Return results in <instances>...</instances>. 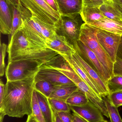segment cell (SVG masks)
I'll return each mask as SVG.
<instances>
[{
	"label": "cell",
	"instance_id": "obj_1",
	"mask_svg": "<svg viewBox=\"0 0 122 122\" xmlns=\"http://www.w3.org/2000/svg\"><path fill=\"white\" fill-rule=\"evenodd\" d=\"M37 74L24 79L7 81L3 100L0 104V122H3L5 115L21 118L32 114Z\"/></svg>",
	"mask_w": 122,
	"mask_h": 122
},
{
	"label": "cell",
	"instance_id": "obj_2",
	"mask_svg": "<svg viewBox=\"0 0 122 122\" xmlns=\"http://www.w3.org/2000/svg\"><path fill=\"white\" fill-rule=\"evenodd\" d=\"M8 63L20 60H35L45 63L59 54L28 38L21 27L10 39L7 48Z\"/></svg>",
	"mask_w": 122,
	"mask_h": 122
},
{
	"label": "cell",
	"instance_id": "obj_3",
	"mask_svg": "<svg viewBox=\"0 0 122 122\" xmlns=\"http://www.w3.org/2000/svg\"><path fill=\"white\" fill-rule=\"evenodd\" d=\"M97 29L96 27L84 23L81 28L79 40L94 53L111 77L113 75L114 63L97 39L96 36Z\"/></svg>",
	"mask_w": 122,
	"mask_h": 122
},
{
	"label": "cell",
	"instance_id": "obj_4",
	"mask_svg": "<svg viewBox=\"0 0 122 122\" xmlns=\"http://www.w3.org/2000/svg\"><path fill=\"white\" fill-rule=\"evenodd\" d=\"M58 70L69 78L84 92L89 101L100 110L103 115L109 118L108 111L102 97L92 90L74 72L68 62H65L57 67L53 68Z\"/></svg>",
	"mask_w": 122,
	"mask_h": 122
},
{
	"label": "cell",
	"instance_id": "obj_5",
	"mask_svg": "<svg viewBox=\"0 0 122 122\" xmlns=\"http://www.w3.org/2000/svg\"><path fill=\"white\" fill-rule=\"evenodd\" d=\"M44 63L35 60H20L8 62L6 68L7 81L24 79L37 74Z\"/></svg>",
	"mask_w": 122,
	"mask_h": 122
},
{
	"label": "cell",
	"instance_id": "obj_6",
	"mask_svg": "<svg viewBox=\"0 0 122 122\" xmlns=\"http://www.w3.org/2000/svg\"><path fill=\"white\" fill-rule=\"evenodd\" d=\"M20 1L32 15L42 22L56 27L59 24L61 14L50 7L45 0H20Z\"/></svg>",
	"mask_w": 122,
	"mask_h": 122
},
{
	"label": "cell",
	"instance_id": "obj_7",
	"mask_svg": "<svg viewBox=\"0 0 122 122\" xmlns=\"http://www.w3.org/2000/svg\"><path fill=\"white\" fill-rule=\"evenodd\" d=\"M84 23L80 13L69 16H61L59 24L56 27L57 34L64 36L74 45L79 39L81 28Z\"/></svg>",
	"mask_w": 122,
	"mask_h": 122
},
{
	"label": "cell",
	"instance_id": "obj_8",
	"mask_svg": "<svg viewBox=\"0 0 122 122\" xmlns=\"http://www.w3.org/2000/svg\"><path fill=\"white\" fill-rule=\"evenodd\" d=\"M74 46L76 52L99 74L107 84L111 77L107 72L94 53L79 40L76 41Z\"/></svg>",
	"mask_w": 122,
	"mask_h": 122
},
{
	"label": "cell",
	"instance_id": "obj_9",
	"mask_svg": "<svg viewBox=\"0 0 122 122\" xmlns=\"http://www.w3.org/2000/svg\"><path fill=\"white\" fill-rule=\"evenodd\" d=\"M97 28L96 36L97 39L112 62L114 63L122 36Z\"/></svg>",
	"mask_w": 122,
	"mask_h": 122
},
{
	"label": "cell",
	"instance_id": "obj_10",
	"mask_svg": "<svg viewBox=\"0 0 122 122\" xmlns=\"http://www.w3.org/2000/svg\"><path fill=\"white\" fill-rule=\"evenodd\" d=\"M41 81H46L55 85L74 83L58 70L43 64L35 76V82Z\"/></svg>",
	"mask_w": 122,
	"mask_h": 122
},
{
	"label": "cell",
	"instance_id": "obj_11",
	"mask_svg": "<svg viewBox=\"0 0 122 122\" xmlns=\"http://www.w3.org/2000/svg\"><path fill=\"white\" fill-rule=\"evenodd\" d=\"M72 56L78 62L90 79L96 85L99 89L100 96L102 97L108 96L110 94V92L107 85L99 74L84 61L76 52L74 53Z\"/></svg>",
	"mask_w": 122,
	"mask_h": 122
},
{
	"label": "cell",
	"instance_id": "obj_12",
	"mask_svg": "<svg viewBox=\"0 0 122 122\" xmlns=\"http://www.w3.org/2000/svg\"><path fill=\"white\" fill-rule=\"evenodd\" d=\"M69 107L73 113L79 115L88 122H102L105 120L100 110L90 101L82 106Z\"/></svg>",
	"mask_w": 122,
	"mask_h": 122
},
{
	"label": "cell",
	"instance_id": "obj_13",
	"mask_svg": "<svg viewBox=\"0 0 122 122\" xmlns=\"http://www.w3.org/2000/svg\"><path fill=\"white\" fill-rule=\"evenodd\" d=\"M46 42L48 48L62 56H69L76 52L74 45L70 43L64 36L57 34L53 38L47 39Z\"/></svg>",
	"mask_w": 122,
	"mask_h": 122
},
{
	"label": "cell",
	"instance_id": "obj_14",
	"mask_svg": "<svg viewBox=\"0 0 122 122\" xmlns=\"http://www.w3.org/2000/svg\"><path fill=\"white\" fill-rule=\"evenodd\" d=\"M12 5L6 0H0V31L4 35H11L13 21Z\"/></svg>",
	"mask_w": 122,
	"mask_h": 122
},
{
	"label": "cell",
	"instance_id": "obj_15",
	"mask_svg": "<svg viewBox=\"0 0 122 122\" xmlns=\"http://www.w3.org/2000/svg\"><path fill=\"white\" fill-rule=\"evenodd\" d=\"M61 16H71L80 13L83 0H56Z\"/></svg>",
	"mask_w": 122,
	"mask_h": 122
},
{
	"label": "cell",
	"instance_id": "obj_16",
	"mask_svg": "<svg viewBox=\"0 0 122 122\" xmlns=\"http://www.w3.org/2000/svg\"><path fill=\"white\" fill-rule=\"evenodd\" d=\"M67 61L71 67L72 68L74 72L84 81L92 90L100 96L99 89L94 83L91 81L88 76L81 65L72 56V55L69 56H62Z\"/></svg>",
	"mask_w": 122,
	"mask_h": 122
},
{
	"label": "cell",
	"instance_id": "obj_17",
	"mask_svg": "<svg viewBox=\"0 0 122 122\" xmlns=\"http://www.w3.org/2000/svg\"><path fill=\"white\" fill-rule=\"evenodd\" d=\"M88 24L106 31L122 36V24L106 17L100 20Z\"/></svg>",
	"mask_w": 122,
	"mask_h": 122
},
{
	"label": "cell",
	"instance_id": "obj_18",
	"mask_svg": "<svg viewBox=\"0 0 122 122\" xmlns=\"http://www.w3.org/2000/svg\"><path fill=\"white\" fill-rule=\"evenodd\" d=\"M79 89L74 83L55 85L54 90L49 98L66 101L72 94Z\"/></svg>",
	"mask_w": 122,
	"mask_h": 122
},
{
	"label": "cell",
	"instance_id": "obj_19",
	"mask_svg": "<svg viewBox=\"0 0 122 122\" xmlns=\"http://www.w3.org/2000/svg\"><path fill=\"white\" fill-rule=\"evenodd\" d=\"M80 14L84 23L87 24L105 18L99 8L97 7L82 6Z\"/></svg>",
	"mask_w": 122,
	"mask_h": 122
},
{
	"label": "cell",
	"instance_id": "obj_20",
	"mask_svg": "<svg viewBox=\"0 0 122 122\" xmlns=\"http://www.w3.org/2000/svg\"><path fill=\"white\" fill-rule=\"evenodd\" d=\"M36 91L39 107L44 117L47 122H54V112L50 106L48 98L39 92Z\"/></svg>",
	"mask_w": 122,
	"mask_h": 122
},
{
	"label": "cell",
	"instance_id": "obj_21",
	"mask_svg": "<svg viewBox=\"0 0 122 122\" xmlns=\"http://www.w3.org/2000/svg\"><path fill=\"white\" fill-rule=\"evenodd\" d=\"M113 3L102 5L100 9L106 18L122 24V16L112 5Z\"/></svg>",
	"mask_w": 122,
	"mask_h": 122
},
{
	"label": "cell",
	"instance_id": "obj_22",
	"mask_svg": "<svg viewBox=\"0 0 122 122\" xmlns=\"http://www.w3.org/2000/svg\"><path fill=\"white\" fill-rule=\"evenodd\" d=\"M66 102L69 106H80L86 104L90 101L85 94L79 89L72 94Z\"/></svg>",
	"mask_w": 122,
	"mask_h": 122
},
{
	"label": "cell",
	"instance_id": "obj_23",
	"mask_svg": "<svg viewBox=\"0 0 122 122\" xmlns=\"http://www.w3.org/2000/svg\"><path fill=\"white\" fill-rule=\"evenodd\" d=\"M102 98L108 111L111 122H122V119L120 115L118 108L112 104L107 96L103 97Z\"/></svg>",
	"mask_w": 122,
	"mask_h": 122
},
{
	"label": "cell",
	"instance_id": "obj_24",
	"mask_svg": "<svg viewBox=\"0 0 122 122\" xmlns=\"http://www.w3.org/2000/svg\"><path fill=\"white\" fill-rule=\"evenodd\" d=\"M55 85L46 81H39L35 83V90L47 98H49L54 90Z\"/></svg>",
	"mask_w": 122,
	"mask_h": 122
},
{
	"label": "cell",
	"instance_id": "obj_25",
	"mask_svg": "<svg viewBox=\"0 0 122 122\" xmlns=\"http://www.w3.org/2000/svg\"><path fill=\"white\" fill-rule=\"evenodd\" d=\"M12 7L13 18L10 39L12 38L16 31L21 27L23 23L21 13L19 8H16L13 5H12Z\"/></svg>",
	"mask_w": 122,
	"mask_h": 122
},
{
	"label": "cell",
	"instance_id": "obj_26",
	"mask_svg": "<svg viewBox=\"0 0 122 122\" xmlns=\"http://www.w3.org/2000/svg\"><path fill=\"white\" fill-rule=\"evenodd\" d=\"M48 99L50 106L54 112H71L69 105L66 101L53 98Z\"/></svg>",
	"mask_w": 122,
	"mask_h": 122
},
{
	"label": "cell",
	"instance_id": "obj_27",
	"mask_svg": "<svg viewBox=\"0 0 122 122\" xmlns=\"http://www.w3.org/2000/svg\"><path fill=\"white\" fill-rule=\"evenodd\" d=\"M110 94L114 92L122 91V76L113 75L107 82Z\"/></svg>",
	"mask_w": 122,
	"mask_h": 122
},
{
	"label": "cell",
	"instance_id": "obj_28",
	"mask_svg": "<svg viewBox=\"0 0 122 122\" xmlns=\"http://www.w3.org/2000/svg\"><path fill=\"white\" fill-rule=\"evenodd\" d=\"M32 107L33 114L35 116L37 121L38 122H47L39 107L35 90H34L33 94Z\"/></svg>",
	"mask_w": 122,
	"mask_h": 122
},
{
	"label": "cell",
	"instance_id": "obj_29",
	"mask_svg": "<svg viewBox=\"0 0 122 122\" xmlns=\"http://www.w3.org/2000/svg\"><path fill=\"white\" fill-rule=\"evenodd\" d=\"M7 45L4 43H1L0 54V76H3L5 71V59L7 51Z\"/></svg>",
	"mask_w": 122,
	"mask_h": 122
},
{
	"label": "cell",
	"instance_id": "obj_30",
	"mask_svg": "<svg viewBox=\"0 0 122 122\" xmlns=\"http://www.w3.org/2000/svg\"><path fill=\"white\" fill-rule=\"evenodd\" d=\"M107 97L112 104L118 108L122 106V91L110 93Z\"/></svg>",
	"mask_w": 122,
	"mask_h": 122
},
{
	"label": "cell",
	"instance_id": "obj_31",
	"mask_svg": "<svg viewBox=\"0 0 122 122\" xmlns=\"http://www.w3.org/2000/svg\"><path fill=\"white\" fill-rule=\"evenodd\" d=\"M112 3L109 0H83L84 6H92L100 8L104 4Z\"/></svg>",
	"mask_w": 122,
	"mask_h": 122
},
{
	"label": "cell",
	"instance_id": "obj_32",
	"mask_svg": "<svg viewBox=\"0 0 122 122\" xmlns=\"http://www.w3.org/2000/svg\"><path fill=\"white\" fill-rule=\"evenodd\" d=\"M63 122H72L74 118L73 114L70 112H56Z\"/></svg>",
	"mask_w": 122,
	"mask_h": 122
},
{
	"label": "cell",
	"instance_id": "obj_33",
	"mask_svg": "<svg viewBox=\"0 0 122 122\" xmlns=\"http://www.w3.org/2000/svg\"><path fill=\"white\" fill-rule=\"evenodd\" d=\"M113 75L122 76V60L117 57L114 64Z\"/></svg>",
	"mask_w": 122,
	"mask_h": 122
},
{
	"label": "cell",
	"instance_id": "obj_34",
	"mask_svg": "<svg viewBox=\"0 0 122 122\" xmlns=\"http://www.w3.org/2000/svg\"><path fill=\"white\" fill-rule=\"evenodd\" d=\"M48 5L54 10L59 13V10L56 0H45Z\"/></svg>",
	"mask_w": 122,
	"mask_h": 122
},
{
	"label": "cell",
	"instance_id": "obj_35",
	"mask_svg": "<svg viewBox=\"0 0 122 122\" xmlns=\"http://www.w3.org/2000/svg\"><path fill=\"white\" fill-rule=\"evenodd\" d=\"M112 5L122 16V0H114Z\"/></svg>",
	"mask_w": 122,
	"mask_h": 122
},
{
	"label": "cell",
	"instance_id": "obj_36",
	"mask_svg": "<svg viewBox=\"0 0 122 122\" xmlns=\"http://www.w3.org/2000/svg\"><path fill=\"white\" fill-rule=\"evenodd\" d=\"M5 90V84L1 80L0 81V104L2 103L3 100Z\"/></svg>",
	"mask_w": 122,
	"mask_h": 122
},
{
	"label": "cell",
	"instance_id": "obj_37",
	"mask_svg": "<svg viewBox=\"0 0 122 122\" xmlns=\"http://www.w3.org/2000/svg\"><path fill=\"white\" fill-rule=\"evenodd\" d=\"M73 115L75 122H88L77 114L73 113Z\"/></svg>",
	"mask_w": 122,
	"mask_h": 122
},
{
	"label": "cell",
	"instance_id": "obj_38",
	"mask_svg": "<svg viewBox=\"0 0 122 122\" xmlns=\"http://www.w3.org/2000/svg\"><path fill=\"white\" fill-rule=\"evenodd\" d=\"M117 57L122 60V36L121 37L120 43L117 50Z\"/></svg>",
	"mask_w": 122,
	"mask_h": 122
},
{
	"label": "cell",
	"instance_id": "obj_39",
	"mask_svg": "<svg viewBox=\"0 0 122 122\" xmlns=\"http://www.w3.org/2000/svg\"><path fill=\"white\" fill-rule=\"evenodd\" d=\"M10 4L18 8L21 5L20 0H6Z\"/></svg>",
	"mask_w": 122,
	"mask_h": 122
},
{
	"label": "cell",
	"instance_id": "obj_40",
	"mask_svg": "<svg viewBox=\"0 0 122 122\" xmlns=\"http://www.w3.org/2000/svg\"><path fill=\"white\" fill-rule=\"evenodd\" d=\"M36 118L32 113V114L28 116L26 122H35Z\"/></svg>",
	"mask_w": 122,
	"mask_h": 122
},
{
	"label": "cell",
	"instance_id": "obj_41",
	"mask_svg": "<svg viewBox=\"0 0 122 122\" xmlns=\"http://www.w3.org/2000/svg\"><path fill=\"white\" fill-rule=\"evenodd\" d=\"M54 112V122H63L61 120L56 112Z\"/></svg>",
	"mask_w": 122,
	"mask_h": 122
},
{
	"label": "cell",
	"instance_id": "obj_42",
	"mask_svg": "<svg viewBox=\"0 0 122 122\" xmlns=\"http://www.w3.org/2000/svg\"><path fill=\"white\" fill-rule=\"evenodd\" d=\"M110 1H111V2H112V3H113V1H114V0H109Z\"/></svg>",
	"mask_w": 122,
	"mask_h": 122
},
{
	"label": "cell",
	"instance_id": "obj_43",
	"mask_svg": "<svg viewBox=\"0 0 122 122\" xmlns=\"http://www.w3.org/2000/svg\"><path fill=\"white\" fill-rule=\"evenodd\" d=\"M107 122V121H106V120H105L104 121H103V122Z\"/></svg>",
	"mask_w": 122,
	"mask_h": 122
},
{
	"label": "cell",
	"instance_id": "obj_44",
	"mask_svg": "<svg viewBox=\"0 0 122 122\" xmlns=\"http://www.w3.org/2000/svg\"><path fill=\"white\" fill-rule=\"evenodd\" d=\"M38 122L37 121V120L36 119V122Z\"/></svg>",
	"mask_w": 122,
	"mask_h": 122
},
{
	"label": "cell",
	"instance_id": "obj_45",
	"mask_svg": "<svg viewBox=\"0 0 122 122\" xmlns=\"http://www.w3.org/2000/svg\"><path fill=\"white\" fill-rule=\"evenodd\" d=\"M72 122H74V120H73V121H72Z\"/></svg>",
	"mask_w": 122,
	"mask_h": 122
}]
</instances>
